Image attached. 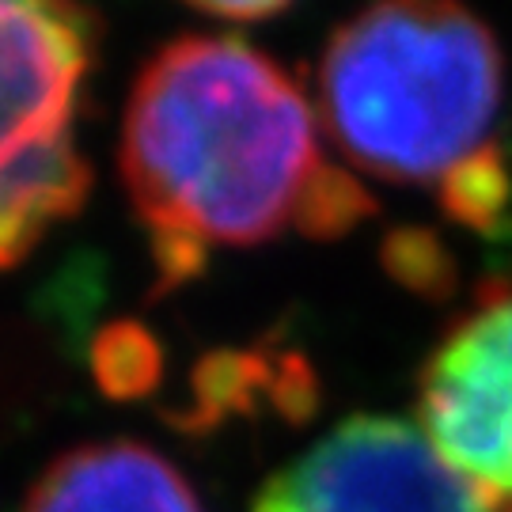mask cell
<instances>
[{
	"instance_id": "cell-5",
	"label": "cell",
	"mask_w": 512,
	"mask_h": 512,
	"mask_svg": "<svg viewBox=\"0 0 512 512\" xmlns=\"http://www.w3.org/2000/svg\"><path fill=\"white\" fill-rule=\"evenodd\" d=\"M421 429L482 501H512V293H490L421 372Z\"/></svg>"
},
{
	"instance_id": "cell-3",
	"label": "cell",
	"mask_w": 512,
	"mask_h": 512,
	"mask_svg": "<svg viewBox=\"0 0 512 512\" xmlns=\"http://www.w3.org/2000/svg\"><path fill=\"white\" fill-rule=\"evenodd\" d=\"M84 73L88 19L69 0H0V270L88 194L76 145Z\"/></svg>"
},
{
	"instance_id": "cell-9",
	"label": "cell",
	"mask_w": 512,
	"mask_h": 512,
	"mask_svg": "<svg viewBox=\"0 0 512 512\" xmlns=\"http://www.w3.org/2000/svg\"><path fill=\"white\" fill-rule=\"evenodd\" d=\"M156 372H160V357H156L152 338L141 327L118 323V327H110L99 338V346H95V376H99V384L107 387L110 395H118V399L145 395L148 387L156 384Z\"/></svg>"
},
{
	"instance_id": "cell-12",
	"label": "cell",
	"mask_w": 512,
	"mask_h": 512,
	"mask_svg": "<svg viewBox=\"0 0 512 512\" xmlns=\"http://www.w3.org/2000/svg\"><path fill=\"white\" fill-rule=\"evenodd\" d=\"M494 512H512V501H509V505H497Z\"/></svg>"
},
{
	"instance_id": "cell-11",
	"label": "cell",
	"mask_w": 512,
	"mask_h": 512,
	"mask_svg": "<svg viewBox=\"0 0 512 512\" xmlns=\"http://www.w3.org/2000/svg\"><path fill=\"white\" fill-rule=\"evenodd\" d=\"M186 4L228 19H262V16H274L277 8H285L289 0H186Z\"/></svg>"
},
{
	"instance_id": "cell-1",
	"label": "cell",
	"mask_w": 512,
	"mask_h": 512,
	"mask_svg": "<svg viewBox=\"0 0 512 512\" xmlns=\"http://www.w3.org/2000/svg\"><path fill=\"white\" fill-rule=\"evenodd\" d=\"M323 167L315 110L243 38H179L133 84L122 175L164 281L300 224Z\"/></svg>"
},
{
	"instance_id": "cell-7",
	"label": "cell",
	"mask_w": 512,
	"mask_h": 512,
	"mask_svg": "<svg viewBox=\"0 0 512 512\" xmlns=\"http://www.w3.org/2000/svg\"><path fill=\"white\" fill-rule=\"evenodd\" d=\"M440 205L444 213L475 232L497 236L509 224L512 209V175L497 148H478L440 179Z\"/></svg>"
},
{
	"instance_id": "cell-4",
	"label": "cell",
	"mask_w": 512,
	"mask_h": 512,
	"mask_svg": "<svg viewBox=\"0 0 512 512\" xmlns=\"http://www.w3.org/2000/svg\"><path fill=\"white\" fill-rule=\"evenodd\" d=\"M251 512H490L410 421L357 414L281 467Z\"/></svg>"
},
{
	"instance_id": "cell-2",
	"label": "cell",
	"mask_w": 512,
	"mask_h": 512,
	"mask_svg": "<svg viewBox=\"0 0 512 512\" xmlns=\"http://www.w3.org/2000/svg\"><path fill=\"white\" fill-rule=\"evenodd\" d=\"M501 50L456 0H376L330 38L319 107L349 164L387 183L444 179L501 107Z\"/></svg>"
},
{
	"instance_id": "cell-6",
	"label": "cell",
	"mask_w": 512,
	"mask_h": 512,
	"mask_svg": "<svg viewBox=\"0 0 512 512\" xmlns=\"http://www.w3.org/2000/svg\"><path fill=\"white\" fill-rule=\"evenodd\" d=\"M23 512H202V505L160 452L137 440H99L54 459Z\"/></svg>"
},
{
	"instance_id": "cell-8",
	"label": "cell",
	"mask_w": 512,
	"mask_h": 512,
	"mask_svg": "<svg viewBox=\"0 0 512 512\" xmlns=\"http://www.w3.org/2000/svg\"><path fill=\"white\" fill-rule=\"evenodd\" d=\"M384 266L387 274L410 293L429 296V300H444L452 296L459 281V266L452 251L440 243L433 232L425 228H399L384 239Z\"/></svg>"
},
{
	"instance_id": "cell-10",
	"label": "cell",
	"mask_w": 512,
	"mask_h": 512,
	"mask_svg": "<svg viewBox=\"0 0 512 512\" xmlns=\"http://www.w3.org/2000/svg\"><path fill=\"white\" fill-rule=\"evenodd\" d=\"M376 209L372 194L365 186L357 183L353 175L338 171V167H323V175L315 179L308 194V205L300 213V232L315 239H334V236H346L349 228L357 220H365L368 213Z\"/></svg>"
}]
</instances>
